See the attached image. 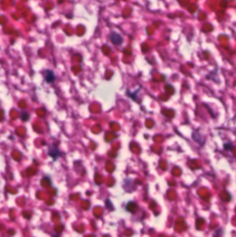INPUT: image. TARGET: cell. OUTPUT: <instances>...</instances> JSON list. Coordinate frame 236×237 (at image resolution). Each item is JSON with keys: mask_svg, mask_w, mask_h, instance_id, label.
Instances as JSON below:
<instances>
[{"mask_svg": "<svg viewBox=\"0 0 236 237\" xmlns=\"http://www.w3.org/2000/svg\"><path fill=\"white\" fill-rule=\"evenodd\" d=\"M110 39L115 45H120L123 42V38L116 32H112L110 35Z\"/></svg>", "mask_w": 236, "mask_h": 237, "instance_id": "1", "label": "cell"}, {"mask_svg": "<svg viewBox=\"0 0 236 237\" xmlns=\"http://www.w3.org/2000/svg\"><path fill=\"white\" fill-rule=\"evenodd\" d=\"M48 154L51 157L54 159V160H56L58 157L60 155V151L58 150L57 146H51L49 147V150H48Z\"/></svg>", "mask_w": 236, "mask_h": 237, "instance_id": "2", "label": "cell"}, {"mask_svg": "<svg viewBox=\"0 0 236 237\" xmlns=\"http://www.w3.org/2000/svg\"><path fill=\"white\" fill-rule=\"evenodd\" d=\"M44 77H45V80L47 83L53 82L56 79V76H55V74H54L53 71H52L51 70L45 71Z\"/></svg>", "mask_w": 236, "mask_h": 237, "instance_id": "3", "label": "cell"}]
</instances>
